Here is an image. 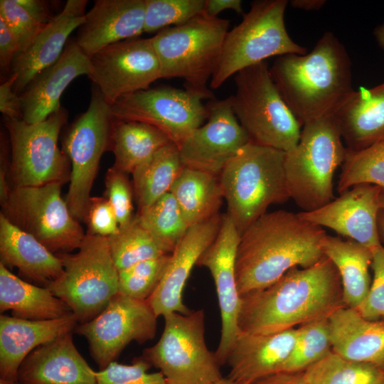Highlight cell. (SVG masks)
Here are the masks:
<instances>
[{
  "label": "cell",
  "instance_id": "cell-1",
  "mask_svg": "<svg viewBox=\"0 0 384 384\" xmlns=\"http://www.w3.org/2000/svg\"><path fill=\"white\" fill-rule=\"evenodd\" d=\"M344 306L342 284L333 262L290 269L269 287L240 297V332L273 334L328 317Z\"/></svg>",
  "mask_w": 384,
  "mask_h": 384
},
{
  "label": "cell",
  "instance_id": "cell-2",
  "mask_svg": "<svg viewBox=\"0 0 384 384\" xmlns=\"http://www.w3.org/2000/svg\"><path fill=\"white\" fill-rule=\"evenodd\" d=\"M322 227L284 210L267 212L241 235L235 260L240 296L263 289L290 269L306 268L324 255Z\"/></svg>",
  "mask_w": 384,
  "mask_h": 384
},
{
  "label": "cell",
  "instance_id": "cell-3",
  "mask_svg": "<svg viewBox=\"0 0 384 384\" xmlns=\"http://www.w3.org/2000/svg\"><path fill=\"white\" fill-rule=\"evenodd\" d=\"M270 70L302 127L333 113L354 90L351 58L344 45L331 31L325 32L309 53L279 56Z\"/></svg>",
  "mask_w": 384,
  "mask_h": 384
},
{
  "label": "cell",
  "instance_id": "cell-4",
  "mask_svg": "<svg viewBox=\"0 0 384 384\" xmlns=\"http://www.w3.org/2000/svg\"><path fill=\"white\" fill-rule=\"evenodd\" d=\"M284 156L283 151L249 142L220 174L227 213L240 235L266 213L269 206L290 199Z\"/></svg>",
  "mask_w": 384,
  "mask_h": 384
},
{
  "label": "cell",
  "instance_id": "cell-5",
  "mask_svg": "<svg viewBox=\"0 0 384 384\" xmlns=\"http://www.w3.org/2000/svg\"><path fill=\"white\" fill-rule=\"evenodd\" d=\"M230 21L204 12L151 37L161 78H181L185 89L203 100L213 98L208 82L220 58Z\"/></svg>",
  "mask_w": 384,
  "mask_h": 384
},
{
  "label": "cell",
  "instance_id": "cell-6",
  "mask_svg": "<svg viewBox=\"0 0 384 384\" xmlns=\"http://www.w3.org/2000/svg\"><path fill=\"white\" fill-rule=\"evenodd\" d=\"M346 154L333 113L303 124L298 144L284 156L290 198L302 211L316 210L335 198L334 176Z\"/></svg>",
  "mask_w": 384,
  "mask_h": 384
},
{
  "label": "cell",
  "instance_id": "cell-7",
  "mask_svg": "<svg viewBox=\"0 0 384 384\" xmlns=\"http://www.w3.org/2000/svg\"><path fill=\"white\" fill-rule=\"evenodd\" d=\"M233 112L250 142L284 152L298 144L302 125L274 82L267 61L234 75Z\"/></svg>",
  "mask_w": 384,
  "mask_h": 384
},
{
  "label": "cell",
  "instance_id": "cell-8",
  "mask_svg": "<svg viewBox=\"0 0 384 384\" xmlns=\"http://www.w3.org/2000/svg\"><path fill=\"white\" fill-rule=\"evenodd\" d=\"M287 0H257L242 21L228 31L209 87L216 90L239 71L273 56L305 54L294 42L284 22Z\"/></svg>",
  "mask_w": 384,
  "mask_h": 384
},
{
  "label": "cell",
  "instance_id": "cell-9",
  "mask_svg": "<svg viewBox=\"0 0 384 384\" xmlns=\"http://www.w3.org/2000/svg\"><path fill=\"white\" fill-rule=\"evenodd\" d=\"M75 254H56L63 265V274L45 287L66 303L78 323L99 315L118 294V274L107 237L85 236Z\"/></svg>",
  "mask_w": 384,
  "mask_h": 384
},
{
  "label": "cell",
  "instance_id": "cell-10",
  "mask_svg": "<svg viewBox=\"0 0 384 384\" xmlns=\"http://www.w3.org/2000/svg\"><path fill=\"white\" fill-rule=\"evenodd\" d=\"M164 317L159 341L144 349L142 357L160 370L168 384H212L221 379L220 365L206 344L204 311Z\"/></svg>",
  "mask_w": 384,
  "mask_h": 384
},
{
  "label": "cell",
  "instance_id": "cell-11",
  "mask_svg": "<svg viewBox=\"0 0 384 384\" xmlns=\"http://www.w3.org/2000/svg\"><path fill=\"white\" fill-rule=\"evenodd\" d=\"M67 120L68 112L63 107L38 123L4 117L11 147L9 176L12 187L64 184L70 181V160L58 145Z\"/></svg>",
  "mask_w": 384,
  "mask_h": 384
},
{
  "label": "cell",
  "instance_id": "cell-12",
  "mask_svg": "<svg viewBox=\"0 0 384 384\" xmlns=\"http://www.w3.org/2000/svg\"><path fill=\"white\" fill-rule=\"evenodd\" d=\"M60 183L12 187L1 203L11 223L31 235L54 254L78 249L85 236L61 197Z\"/></svg>",
  "mask_w": 384,
  "mask_h": 384
},
{
  "label": "cell",
  "instance_id": "cell-13",
  "mask_svg": "<svg viewBox=\"0 0 384 384\" xmlns=\"http://www.w3.org/2000/svg\"><path fill=\"white\" fill-rule=\"evenodd\" d=\"M114 121L110 105L95 86L87 110L70 126L64 138L63 151L70 163L65 201L78 221L84 218L101 157L110 149Z\"/></svg>",
  "mask_w": 384,
  "mask_h": 384
},
{
  "label": "cell",
  "instance_id": "cell-14",
  "mask_svg": "<svg viewBox=\"0 0 384 384\" xmlns=\"http://www.w3.org/2000/svg\"><path fill=\"white\" fill-rule=\"evenodd\" d=\"M203 100L186 89L161 86L124 96L110 107L114 119L152 125L178 146L207 120Z\"/></svg>",
  "mask_w": 384,
  "mask_h": 384
},
{
  "label": "cell",
  "instance_id": "cell-15",
  "mask_svg": "<svg viewBox=\"0 0 384 384\" xmlns=\"http://www.w3.org/2000/svg\"><path fill=\"white\" fill-rule=\"evenodd\" d=\"M157 316L147 301L117 294L93 319L78 324L74 332L87 341L100 370L116 361L132 341L142 344L154 338Z\"/></svg>",
  "mask_w": 384,
  "mask_h": 384
},
{
  "label": "cell",
  "instance_id": "cell-16",
  "mask_svg": "<svg viewBox=\"0 0 384 384\" xmlns=\"http://www.w3.org/2000/svg\"><path fill=\"white\" fill-rule=\"evenodd\" d=\"M90 59L88 77L110 105L124 96L150 88L152 82L161 78L151 38L112 44Z\"/></svg>",
  "mask_w": 384,
  "mask_h": 384
},
{
  "label": "cell",
  "instance_id": "cell-17",
  "mask_svg": "<svg viewBox=\"0 0 384 384\" xmlns=\"http://www.w3.org/2000/svg\"><path fill=\"white\" fill-rule=\"evenodd\" d=\"M206 107L207 122L178 147L184 166L219 176L250 139L233 112L230 97H213Z\"/></svg>",
  "mask_w": 384,
  "mask_h": 384
},
{
  "label": "cell",
  "instance_id": "cell-18",
  "mask_svg": "<svg viewBox=\"0 0 384 384\" xmlns=\"http://www.w3.org/2000/svg\"><path fill=\"white\" fill-rule=\"evenodd\" d=\"M240 234L226 213L222 215L219 231L197 265L206 267L214 280L221 317V334L215 357L221 366L227 362L229 352L240 331L238 320L240 308L235 260Z\"/></svg>",
  "mask_w": 384,
  "mask_h": 384
},
{
  "label": "cell",
  "instance_id": "cell-19",
  "mask_svg": "<svg viewBox=\"0 0 384 384\" xmlns=\"http://www.w3.org/2000/svg\"><path fill=\"white\" fill-rule=\"evenodd\" d=\"M383 188L369 183L356 185L338 198L299 216L320 227H326L353 240L373 252L382 246L378 227Z\"/></svg>",
  "mask_w": 384,
  "mask_h": 384
},
{
  "label": "cell",
  "instance_id": "cell-20",
  "mask_svg": "<svg viewBox=\"0 0 384 384\" xmlns=\"http://www.w3.org/2000/svg\"><path fill=\"white\" fill-rule=\"evenodd\" d=\"M220 213L191 226L170 254L164 275L154 294L147 300L155 314H186L191 311L183 302L182 295L195 265L215 238L221 224Z\"/></svg>",
  "mask_w": 384,
  "mask_h": 384
},
{
  "label": "cell",
  "instance_id": "cell-21",
  "mask_svg": "<svg viewBox=\"0 0 384 384\" xmlns=\"http://www.w3.org/2000/svg\"><path fill=\"white\" fill-rule=\"evenodd\" d=\"M90 73V58L76 41H68L60 58L38 73L20 95L23 120L34 124L46 119L61 107L60 97L69 84Z\"/></svg>",
  "mask_w": 384,
  "mask_h": 384
},
{
  "label": "cell",
  "instance_id": "cell-22",
  "mask_svg": "<svg viewBox=\"0 0 384 384\" xmlns=\"http://www.w3.org/2000/svg\"><path fill=\"white\" fill-rule=\"evenodd\" d=\"M145 0H97L78 28L76 42L91 58L103 48L144 32Z\"/></svg>",
  "mask_w": 384,
  "mask_h": 384
},
{
  "label": "cell",
  "instance_id": "cell-23",
  "mask_svg": "<svg viewBox=\"0 0 384 384\" xmlns=\"http://www.w3.org/2000/svg\"><path fill=\"white\" fill-rule=\"evenodd\" d=\"M297 328L273 334L240 332L227 358V376L237 384H252L277 373L296 341Z\"/></svg>",
  "mask_w": 384,
  "mask_h": 384
},
{
  "label": "cell",
  "instance_id": "cell-24",
  "mask_svg": "<svg viewBox=\"0 0 384 384\" xmlns=\"http://www.w3.org/2000/svg\"><path fill=\"white\" fill-rule=\"evenodd\" d=\"M87 4V0H68L60 13L45 26L31 47L16 55L11 74L17 75L14 84L17 93L22 92L38 73L60 58L71 33L84 23Z\"/></svg>",
  "mask_w": 384,
  "mask_h": 384
},
{
  "label": "cell",
  "instance_id": "cell-25",
  "mask_svg": "<svg viewBox=\"0 0 384 384\" xmlns=\"http://www.w3.org/2000/svg\"><path fill=\"white\" fill-rule=\"evenodd\" d=\"M70 313L50 320H28L0 316V377L18 380V371L24 359L40 346L74 331L78 326Z\"/></svg>",
  "mask_w": 384,
  "mask_h": 384
},
{
  "label": "cell",
  "instance_id": "cell-26",
  "mask_svg": "<svg viewBox=\"0 0 384 384\" xmlns=\"http://www.w3.org/2000/svg\"><path fill=\"white\" fill-rule=\"evenodd\" d=\"M22 384H97L96 371L75 348L73 332L40 346L18 371Z\"/></svg>",
  "mask_w": 384,
  "mask_h": 384
},
{
  "label": "cell",
  "instance_id": "cell-27",
  "mask_svg": "<svg viewBox=\"0 0 384 384\" xmlns=\"http://www.w3.org/2000/svg\"><path fill=\"white\" fill-rule=\"evenodd\" d=\"M331 351L350 361L384 368V319L369 320L342 306L328 316Z\"/></svg>",
  "mask_w": 384,
  "mask_h": 384
},
{
  "label": "cell",
  "instance_id": "cell-28",
  "mask_svg": "<svg viewBox=\"0 0 384 384\" xmlns=\"http://www.w3.org/2000/svg\"><path fill=\"white\" fill-rule=\"evenodd\" d=\"M348 150L359 151L384 139V82L353 90L333 112Z\"/></svg>",
  "mask_w": 384,
  "mask_h": 384
},
{
  "label": "cell",
  "instance_id": "cell-29",
  "mask_svg": "<svg viewBox=\"0 0 384 384\" xmlns=\"http://www.w3.org/2000/svg\"><path fill=\"white\" fill-rule=\"evenodd\" d=\"M0 257L6 267H15L34 283L46 287L63 272L60 257L31 235L0 214Z\"/></svg>",
  "mask_w": 384,
  "mask_h": 384
},
{
  "label": "cell",
  "instance_id": "cell-30",
  "mask_svg": "<svg viewBox=\"0 0 384 384\" xmlns=\"http://www.w3.org/2000/svg\"><path fill=\"white\" fill-rule=\"evenodd\" d=\"M11 310L14 317L50 320L73 313L68 305L45 287L27 282L0 262V311Z\"/></svg>",
  "mask_w": 384,
  "mask_h": 384
},
{
  "label": "cell",
  "instance_id": "cell-31",
  "mask_svg": "<svg viewBox=\"0 0 384 384\" xmlns=\"http://www.w3.org/2000/svg\"><path fill=\"white\" fill-rule=\"evenodd\" d=\"M321 250L336 267L342 284L345 306L357 309L366 297L371 284L369 267L373 252L351 239L326 235Z\"/></svg>",
  "mask_w": 384,
  "mask_h": 384
},
{
  "label": "cell",
  "instance_id": "cell-32",
  "mask_svg": "<svg viewBox=\"0 0 384 384\" xmlns=\"http://www.w3.org/2000/svg\"><path fill=\"white\" fill-rule=\"evenodd\" d=\"M169 192L189 227L218 215L224 198L218 175L186 166Z\"/></svg>",
  "mask_w": 384,
  "mask_h": 384
},
{
  "label": "cell",
  "instance_id": "cell-33",
  "mask_svg": "<svg viewBox=\"0 0 384 384\" xmlns=\"http://www.w3.org/2000/svg\"><path fill=\"white\" fill-rule=\"evenodd\" d=\"M159 129L137 121L114 119L110 149L114 155L113 167L132 174L164 146L171 143Z\"/></svg>",
  "mask_w": 384,
  "mask_h": 384
},
{
  "label": "cell",
  "instance_id": "cell-34",
  "mask_svg": "<svg viewBox=\"0 0 384 384\" xmlns=\"http://www.w3.org/2000/svg\"><path fill=\"white\" fill-rule=\"evenodd\" d=\"M183 167L178 147L171 142L136 168L132 183L138 210L169 193Z\"/></svg>",
  "mask_w": 384,
  "mask_h": 384
},
{
  "label": "cell",
  "instance_id": "cell-35",
  "mask_svg": "<svg viewBox=\"0 0 384 384\" xmlns=\"http://www.w3.org/2000/svg\"><path fill=\"white\" fill-rule=\"evenodd\" d=\"M141 225L166 254H171L190 228L170 192L138 210Z\"/></svg>",
  "mask_w": 384,
  "mask_h": 384
},
{
  "label": "cell",
  "instance_id": "cell-36",
  "mask_svg": "<svg viewBox=\"0 0 384 384\" xmlns=\"http://www.w3.org/2000/svg\"><path fill=\"white\" fill-rule=\"evenodd\" d=\"M306 384H375L384 368L348 360L330 351L302 372Z\"/></svg>",
  "mask_w": 384,
  "mask_h": 384
},
{
  "label": "cell",
  "instance_id": "cell-37",
  "mask_svg": "<svg viewBox=\"0 0 384 384\" xmlns=\"http://www.w3.org/2000/svg\"><path fill=\"white\" fill-rule=\"evenodd\" d=\"M107 239L110 254L118 272L166 254L141 225L136 215L130 223L120 228L117 233Z\"/></svg>",
  "mask_w": 384,
  "mask_h": 384
},
{
  "label": "cell",
  "instance_id": "cell-38",
  "mask_svg": "<svg viewBox=\"0 0 384 384\" xmlns=\"http://www.w3.org/2000/svg\"><path fill=\"white\" fill-rule=\"evenodd\" d=\"M361 183L373 184L384 190V139L359 151L346 149L338 191L341 194Z\"/></svg>",
  "mask_w": 384,
  "mask_h": 384
},
{
  "label": "cell",
  "instance_id": "cell-39",
  "mask_svg": "<svg viewBox=\"0 0 384 384\" xmlns=\"http://www.w3.org/2000/svg\"><path fill=\"white\" fill-rule=\"evenodd\" d=\"M330 351L328 317L304 324L297 327L294 347L278 372L302 373Z\"/></svg>",
  "mask_w": 384,
  "mask_h": 384
},
{
  "label": "cell",
  "instance_id": "cell-40",
  "mask_svg": "<svg viewBox=\"0 0 384 384\" xmlns=\"http://www.w3.org/2000/svg\"><path fill=\"white\" fill-rule=\"evenodd\" d=\"M170 254L138 262L118 274V293L147 301L156 289L166 270Z\"/></svg>",
  "mask_w": 384,
  "mask_h": 384
},
{
  "label": "cell",
  "instance_id": "cell-41",
  "mask_svg": "<svg viewBox=\"0 0 384 384\" xmlns=\"http://www.w3.org/2000/svg\"><path fill=\"white\" fill-rule=\"evenodd\" d=\"M205 0H145L144 32L184 23L203 12Z\"/></svg>",
  "mask_w": 384,
  "mask_h": 384
},
{
  "label": "cell",
  "instance_id": "cell-42",
  "mask_svg": "<svg viewBox=\"0 0 384 384\" xmlns=\"http://www.w3.org/2000/svg\"><path fill=\"white\" fill-rule=\"evenodd\" d=\"M151 367L142 356L135 358L130 365L114 361L96 371L97 384H168L160 371L149 373Z\"/></svg>",
  "mask_w": 384,
  "mask_h": 384
},
{
  "label": "cell",
  "instance_id": "cell-43",
  "mask_svg": "<svg viewBox=\"0 0 384 384\" xmlns=\"http://www.w3.org/2000/svg\"><path fill=\"white\" fill-rule=\"evenodd\" d=\"M0 18L18 42V54L24 53L31 47L46 26L34 19L16 0L0 1Z\"/></svg>",
  "mask_w": 384,
  "mask_h": 384
},
{
  "label": "cell",
  "instance_id": "cell-44",
  "mask_svg": "<svg viewBox=\"0 0 384 384\" xmlns=\"http://www.w3.org/2000/svg\"><path fill=\"white\" fill-rule=\"evenodd\" d=\"M105 197L112 205L119 227L127 225L133 220V188L128 174L112 166L105 178Z\"/></svg>",
  "mask_w": 384,
  "mask_h": 384
},
{
  "label": "cell",
  "instance_id": "cell-45",
  "mask_svg": "<svg viewBox=\"0 0 384 384\" xmlns=\"http://www.w3.org/2000/svg\"><path fill=\"white\" fill-rule=\"evenodd\" d=\"M371 267L373 277L368 292L356 309L364 318L369 320L384 319V247L373 252Z\"/></svg>",
  "mask_w": 384,
  "mask_h": 384
},
{
  "label": "cell",
  "instance_id": "cell-46",
  "mask_svg": "<svg viewBox=\"0 0 384 384\" xmlns=\"http://www.w3.org/2000/svg\"><path fill=\"white\" fill-rule=\"evenodd\" d=\"M82 220L87 225L86 234L90 235L110 237L120 228L115 212L105 196L90 197Z\"/></svg>",
  "mask_w": 384,
  "mask_h": 384
},
{
  "label": "cell",
  "instance_id": "cell-47",
  "mask_svg": "<svg viewBox=\"0 0 384 384\" xmlns=\"http://www.w3.org/2000/svg\"><path fill=\"white\" fill-rule=\"evenodd\" d=\"M17 75L11 73L0 85V111L4 117L23 119L21 95L14 90Z\"/></svg>",
  "mask_w": 384,
  "mask_h": 384
},
{
  "label": "cell",
  "instance_id": "cell-48",
  "mask_svg": "<svg viewBox=\"0 0 384 384\" xmlns=\"http://www.w3.org/2000/svg\"><path fill=\"white\" fill-rule=\"evenodd\" d=\"M18 53L19 46L16 38L4 20L0 18V69L1 73L5 75L10 71L11 72L14 60Z\"/></svg>",
  "mask_w": 384,
  "mask_h": 384
},
{
  "label": "cell",
  "instance_id": "cell-49",
  "mask_svg": "<svg viewBox=\"0 0 384 384\" xmlns=\"http://www.w3.org/2000/svg\"><path fill=\"white\" fill-rule=\"evenodd\" d=\"M34 19L42 24H48L55 16L50 3L43 0H16Z\"/></svg>",
  "mask_w": 384,
  "mask_h": 384
},
{
  "label": "cell",
  "instance_id": "cell-50",
  "mask_svg": "<svg viewBox=\"0 0 384 384\" xmlns=\"http://www.w3.org/2000/svg\"><path fill=\"white\" fill-rule=\"evenodd\" d=\"M242 1L240 0H205L203 12L212 17L225 10H233L238 14L244 15Z\"/></svg>",
  "mask_w": 384,
  "mask_h": 384
},
{
  "label": "cell",
  "instance_id": "cell-51",
  "mask_svg": "<svg viewBox=\"0 0 384 384\" xmlns=\"http://www.w3.org/2000/svg\"><path fill=\"white\" fill-rule=\"evenodd\" d=\"M252 384H306L302 373L278 372Z\"/></svg>",
  "mask_w": 384,
  "mask_h": 384
},
{
  "label": "cell",
  "instance_id": "cell-52",
  "mask_svg": "<svg viewBox=\"0 0 384 384\" xmlns=\"http://www.w3.org/2000/svg\"><path fill=\"white\" fill-rule=\"evenodd\" d=\"M297 9L312 11L320 10L326 4V0H292L289 3Z\"/></svg>",
  "mask_w": 384,
  "mask_h": 384
},
{
  "label": "cell",
  "instance_id": "cell-53",
  "mask_svg": "<svg viewBox=\"0 0 384 384\" xmlns=\"http://www.w3.org/2000/svg\"><path fill=\"white\" fill-rule=\"evenodd\" d=\"M373 33L378 44L384 51V21L375 27Z\"/></svg>",
  "mask_w": 384,
  "mask_h": 384
},
{
  "label": "cell",
  "instance_id": "cell-54",
  "mask_svg": "<svg viewBox=\"0 0 384 384\" xmlns=\"http://www.w3.org/2000/svg\"><path fill=\"white\" fill-rule=\"evenodd\" d=\"M378 227L380 238L384 241V209L379 211L378 216Z\"/></svg>",
  "mask_w": 384,
  "mask_h": 384
},
{
  "label": "cell",
  "instance_id": "cell-55",
  "mask_svg": "<svg viewBox=\"0 0 384 384\" xmlns=\"http://www.w3.org/2000/svg\"><path fill=\"white\" fill-rule=\"evenodd\" d=\"M212 384H237V383H234L233 381H232L227 377L226 378L223 377L221 379H220L219 380Z\"/></svg>",
  "mask_w": 384,
  "mask_h": 384
},
{
  "label": "cell",
  "instance_id": "cell-56",
  "mask_svg": "<svg viewBox=\"0 0 384 384\" xmlns=\"http://www.w3.org/2000/svg\"><path fill=\"white\" fill-rule=\"evenodd\" d=\"M0 384H22L18 380H6L0 378Z\"/></svg>",
  "mask_w": 384,
  "mask_h": 384
},
{
  "label": "cell",
  "instance_id": "cell-57",
  "mask_svg": "<svg viewBox=\"0 0 384 384\" xmlns=\"http://www.w3.org/2000/svg\"><path fill=\"white\" fill-rule=\"evenodd\" d=\"M380 206H381V208L384 209V190L383 189L380 195Z\"/></svg>",
  "mask_w": 384,
  "mask_h": 384
},
{
  "label": "cell",
  "instance_id": "cell-58",
  "mask_svg": "<svg viewBox=\"0 0 384 384\" xmlns=\"http://www.w3.org/2000/svg\"><path fill=\"white\" fill-rule=\"evenodd\" d=\"M375 384H384V375Z\"/></svg>",
  "mask_w": 384,
  "mask_h": 384
}]
</instances>
